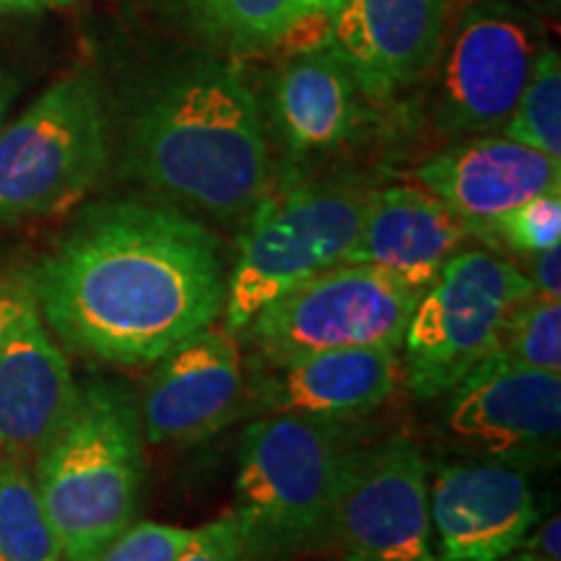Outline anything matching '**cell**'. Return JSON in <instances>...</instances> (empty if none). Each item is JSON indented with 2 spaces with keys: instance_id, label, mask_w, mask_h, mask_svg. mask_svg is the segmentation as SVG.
<instances>
[{
  "instance_id": "cell-1",
  "label": "cell",
  "mask_w": 561,
  "mask_h": 561,
  "mask_svg": "<svg viewBox=\"0 0 561 561\" xmlns=\"http://www.w3.org/2000/svg\"><path fill=\"white\" fill-rule=\"evenodd\" d=\"M32 280L42 320L68 348L136 369L221 318L229 268L206 224L128 198L83 210Z\"/></svg>"
},
{
  "instance_id": "cell-2",
  "label": "cell",
  "mask_w": 561,
  "mask_h": 561,
  "mask_svg": "<svg viewBox=\"0 0 561 561\" xmlns=\"http://www.w3.org/2000/svg\"><path fill=\"white\" fill-rule=\"evenodd\" d=\"M123 167L185 214L248 219L273 167L263 107L240 68L208 53L157 70L130 102Z\"/></svg>"
},
{
  "instance_id": "cell-3",
  "label": "cell",
  "mask_w": 561,
  "mask_h": 561,
  "mask_svg": "<svg viewBox=\"0 0 561 561\" xmlns=\"http://www.w3.org/2000/svg\"><path fill=\"white\" fill-rule=\"evenodd\" d=\"M138 403L117 382H89L37 453L34 483L62 561H94L136 523L144 489Z\"/></svg>"
},
{
  "instance_id": "cell-4",
  "label": "cell",
  "mask_w": 561,
  "mask_h": 561,
  "mask_svg": "<svg viewBox=\"0 0 561 561\" xmlns=\"http://www.w3.org/2000/svg\"><path fill=\"white\" fill-rule=\"evenodd\" d=\"M362 437L351 421L271 413L244 430L234 515L248 561L328 549L346 468Z\"/></svg>"
},
{
  "instance_id": "cell-5",
  "label": "cell",
  "mask_w": 561,
  "mask_h": 561,
  "mask_svg": "<svg viewBox=\"0 0 561 561\" xmlns=\"http://www.w3.org/2000/svg\"><path fill=\"white\" fill-rule=\"evenodd\" d=\"M367 195V187L351 180L299 182L284 193H265L244 219L227 280L224 331L240 341L265 307L346 263Z\"/></svg>"
},
{
  "instance_id": "cell-6",
  "label": "cell",
  "mask_w": 561,
  "mask_h": 561,
  "mask_svg": "<svg viewBox=\"0 0 561 561\" xmlns=\"http://www.w3.org/2000/svg\"><path fill=\"white\" fill-rule=\"evenodd\" d=\"M110 123L94 73L76 70L0 128V224L76 208L107 170Z\"/></svg>"
},
{
  "instance_id": "cell-7",
  "label": "cell",
  "mask_w": 561,
  "mask_h": 561,
  "mask_svg": "<svg viewBox=\"0 0 561 561\" xmlns=\"http://www.w3.org/2000/svg\"><path fill=\"white\" fill-rule=\"evenodd\" d=\"M533 291L520 265L458 250L419 294L403 335V377L419 401L447 396L496 354L510 312Z\"/></svg>"
},
{
  "instance_id": "cell-8",
  "label": "cell",
  "mask_w": 561,
  "mask_h": 561,
  "mask_svg": "<svg viewBox=\"0 0 561 561\" xmlns=\"http://www.w3.org/2000/svg\"><path fill=\"white\" fill-rule=\"evenodd\" d=\"M419 294L377 265L341 263L265 307L240 341H248L263 362L339 348L401 351Z\"/></svg>"
},
{
  "instance_id": "cell-9",
  "label": "cell",
  "mask_w": 561,
  "mask_h": 561,
  "mask_svg": "<svg viewBox=\"0 0 561 561\" xmlns=\"http://www.w3.org/2000/svg\"><path fill=\"white\" fill-rule=\"evenodd\" d=\"M541 21L512 0H471L442 47L434 123L445 136L502 130L520 100L538 53Z\"/></svg>"
},
{
  "instance_id": "cell-10",
  "label": "cell",
  "mask_w": 561,
  "mask_h": 561,
  "mask_svg": "<svg viewBox=\"0 0 561 561\" xmlns=\"http://www.w3.org/2000/svg\"><path fill=\"white\" fill-rule=\"evenodd\" d=\"M331 546L343 561H437L430 466L405 434L359 445L343 476Z\"/></svg>"
},
{
  "instance_id": "cell-11",
  "label": "cell",
  "mask_w": 561,
  "mask_h": 561,
  "mask_svg": "<svg viewBox=\"0 0 561 561\" xmlns=\"http://www.w3.org/2000/svg\"><path fill=\"white\" fill-rule=\"evenodd\" d=\"M439 430L481 458L551 460L561 434V371L528 369L489 356L447 392Z\"/></svg>"
},
{
  "instance_id": "cell-12",
  "label": "cell",
  "mask_w": 561,
  "mask_h": 561,
  "mask_svg": "<svg viewBox=\"0 0 561 561\" xmlns=\"http://www.w3.org/2000/svg\"><path fill=\"white\" fill-rule=\"evenodd\" d=\"M447 0H341L322 45L369 102H390L424 79L445 47Z\"/></svg>"
},
{
  "instance_id": "cell-13",
  "label": "cell",
  "mask_w": 561,
  "mask_h": 561,
  "mask_svg": "<svg viewBox=\"0 0 561 561\" xmlns=\"http://www.w3.org/2000/svg\"><path fill=\"white\" fill-rule=\"evenodd\" d=\"M138 403L149 445H195L229 426L248 405L240 341L206 328L153 364Z\"/></svg>"
},
{
  "instance_id": "cell-14",
  "label": "cell",
  "mask_w": 561,
  "mask_h": 561,
  "mask_svg": "<svg viewBox=\"0 0 561 561\" xmlns=\"http://www.w3.org/2000/svg\"><path fill=\"white\" fill-rule=\"evenodd\" d=\"M430 515L437 559L504 561L536 525L538 504L523 466L476 455L437 468Z\"/></svg>"
},
{
  "instance_id": "cell-15",
  "label": "cell",
  "mask_w": 561,
  "mask_h": 561,
  "mask_svg": "<svg viewBox=\"0 0 561 561\" xmlns=\"http://www.w3.org/2000/svg\"><path fill=\"white\" fill-rule=\"evenodd\" d=\"M248 405L261 416L354 421L392 398L403 377L401 351L385 346L339 348L289 362L252 356L248 367Z\"/></svg>"
},
{
  "instance_id": "cell-16",
  "label": "cell",
  "mask_w": 561,
  "mask_h": 561,
  "mask_svg": "<svg viewBox=\"0 0 561 561\" xmlns=\"http://www.w3.org/2000/svg\"><path fill=\"white\" fill-rule=\"evenodd\" d=\"M413 180L473 229L536 195L561 191V159L486 133L421 161Z\"/></svg>"
},
{
  "instance_id": "cell-17",
  "label": "cell",
  "mask_w": 561,
  "mask_h": 561,
  "mask_svg": "<svg viewBox=\"0 0 561 561\" xmlns=\"http://www.w3.org/2000/svg\"><path fill=\"white\" fill-rule=\"evenodd\" d=\"M76 396L70 364L34 301L0 343V455L37 458Z\"/></svg>"
},
{
  "instance_id": "cell-18",
  "label": "cell",
  "mask_w": 561,
  "mask_h": 561,
  "mask_svg": "<svg viewBox=\"0 0 561 561\" xmlns=\"http://www.w3.org/2000/svg\"><path fill=\"white\" fill-rule=\"evenodd\" d=\"M364 123V96L325 45L305 47L273 70L268 121L286 157L307 161L339 151Z\"/></svg>"
},
{
  "instance_id": "cell-19",
  "label": "cell",
  "mask_w": 561,
  "mask_h": 561,
  "mask_svg": "<svg viewBox=\"0 0 561 561\" xmlns=\"http://www.w3.org/2000/svg\"><path fill=\"white\" fill-rule=\"evenodd\" d=\"M468 237L471 227L424 187L392 185L369 191L346 263L377 265L424 291Z\"/></svg>"
},
{
  "instance_id": "cell-20",
  "label": "cell",
  "mask_w": 561,
  "mask_h": 561,
  "mask_svg": "<svg viewBox=\"0 0 561 561\" xmlns=\"http://www.w3.org/2000/svg\"><path fill=\"white\" fill-rule=\"evenodd\" d=\"M193 37L224 55H257L291 37L305 24L299 0H170Z\"/></svg>"
},
{
  "instance_id": "cell-21",
  "label": "cell",
  "mask_w": 561,
  "mask_h": 561,
  "mask_svg": "<svg viewBox=\"0 0 561 561\" xmlns=\"http://www.w3.org/2000/svg\"><path fill=\"white\" fill-rule=\"evenodd\" d=\"M0 561H62L26 460L0 455Z\"/></svg>"
},
{
  "instance_id": "cell-22",
  "label": "cell",
  "mask_w": 561,
  "mask_h": 561,
  "mask_svg": "<svg viewBox=\"0 0 561 561\" xmlns=\"http://www.w3.org/2000/svg\"><path fill=\"white\" fill-rule=\"evenodd\" d=\"M502 136L561 159V60L551 45L538 53L520 100L502 125Z\"/></svg>"
},
{
  "instance_id": "cell-23",
  "label": "cell",
  "mask_w": 561,
  "mask_h": 561,
  "mask_svg": "<svg viewBox=\"0 0 561 561\" xmlns=\"http://www.w3.org/2000/svg\"><path fill=\"white\" fill-rule=\"evenodd\" d=\"M496 356L528 369L561 371V299L530 294L510 312Z\"/></svg>"
},
{
  "instance_id": "cell-24",
  "label": "cell",
  "mask_w": 561,
  "mask_h": 561,
  "mask_svg": "<svg viewBox=\"0 0 561 561\" xmlns=\"http://www.w3.org/2000/svg\"><path fill=\"white\" fill-rule=\"evenodd\" d=\"M483 240L507 248L520 255H536L561 244V191L541 193L520 206L504 210L496 219H489L471 229Z\"/></svg>"
},
{
  "instance_id": "cell-25",
  "label": "cell",
  "mask_w": 561,
  "mask_h": 561,
  "mask_svg": "<svg viewBox=\"0 0 561 561\" xmlns=\"http://www.w3.org/2000/svg\"><path fill=\"white\" fill-rule=\"evenodd\" d=\"M198 528L133 523L94 561H178Z\"/></svg>"
},
{
  "instance_id": "cell-26",
  "label": "cell",
  "mask_w": 561,
  "mask_h": 561,
  "mask_svg": "<svg viewBox=\"0 0 561 561\" xmlns=\"http://www.w3.org/2000/svg\"><path fill=\"white\" fill-rule=\"evenodd\" d=\"M178 561H248L234 515L229 512L195 530V538Z\"/></svg>"
},
{
  "instance_id": "cell-27",
  "label": "cell",
  "mask_w": 561,
  "mask_h": 561,
  "mask_svg": "<svg viewBox=\"0 0 561 561\" xmlns=\"http://www.w3.org/2000/svg\"><path fill=\"white\" fill-rule=\"evenodd\" d=\"M34 301L37 299H34L32 273L13 271L0 276V343Z\"/></svg>"
},
{
  "instance_id": "cell-28",
  "label": "cell",
  "mask_w": 561,
  "mask_h": 561,
  "mask_svg": "<svg viewBox=\"0 0 561 561\" xmlns=\"http://www.w3.org/2000/svg\"><path fill=\"white\" fill-rule=\"evenodd\" d=\"M525 257H528V263L520 271L530 280L533 291L541 294V297L561 299V244Z\"/></svg>"
},
{
  "instance_id": "cell-29",
  "label": "cell",
  "mask_w": 561,
  "mask_h": 561,
  "mask_svg": "<svg viewBox=\"0 0 561 561\" xmlns=\"http://www.w3.org/2000/svg\"><path fill=\"white\" fill-rule=\"evenodd\" d=\"M517 551L528 553V557L541 559V561H561L559 512H553V515L546 517L543 523L536 520L528 536L523 538V543L517 546Z\"/></svg>"
},
{
  "instance_id": "cell-30",
  "label": "cell",
  "mask_w": 561,
  "mask_h": 561,
  "mask_svg": "<svg viewBox=\"0 0 561 561\" xmlns=\"http://www.w3.org/2000/svg\"><path fill=\"white\" fill-rule=\"evenodd\" d=\"M76 0H0V13H37L50 9H66Z\"/></svg>"
},
{
  "instance_id": "cell-31",
  "label": "cell",
  "mask_w": 561,
  "mask_h": 561,
  "mask_svg": "<svg viewBox=\"0 0 561 561\" xmlns=\"http://www.w3.org/2000/svg\"><path fill=\"white\" fill-rule=\"evenodd\" d=\"M16 94H19V79L13 76V70L9 66L0 62V128L5 125V115H9Z\"/></svg>"
},
{
  "instance_id": "cell-32",
  "label": "cell",
  "mask_w": 561,
  "mask_h": 561,
  "mask_svg": "<svg viewBox=\"0 0 561 561\" xmlns=\"http://www.w3.org/2000/svg\"><path fill=\"white\" fill-rule=\"evenodd\" d=\"M299 3L301 9H305L307 21H312V19H325L328 13L341 3V0H299Z\"/></svg>"
},
{
  "instance_id": "cell-33",
  "label": "cell",
  "mask_w": 561,
  "mask_h": 561,
  "mask_svg": "<svg viewBox=\"0 0 561 561\" xmlns=\"http://www.w3.org/2000/svg\"><path fill=\"white\" fill-rule=\"evenodd\" d=\"M504 561H541V559H533V557H528V553L515 551V553H510V557L504 559Z\"/></svg>"
},
{
  "instance_id": "cell-34",
  "label": "cell",
  "mask_w": 561,
  "mask_h": 561,
  "mask_svg": "<svg viewBox=\"0 0 561 561\" xmlns=\"http://www.w3.org/2000/svg\"><path fill=\"white\" fill-rule=\"evenodd\" d=\"M559 3H561V0H546V5H551L553 11H559Z\"/></svg>"
},
{
  "instance_id": "cell-35",
  "label": "cell",
  "mask_w": 561,
  "mask_h": 561,
  "mask_svg": "<svg viewBox=\"0 0 561 561\" xmlns=\"http://www.w3.org/2000/svg\"><path fill=\"white\" fill-rule=\"evenodd\" d=\"M437 561H445V559H437Z\"/></svg>"
}]
</instances>
